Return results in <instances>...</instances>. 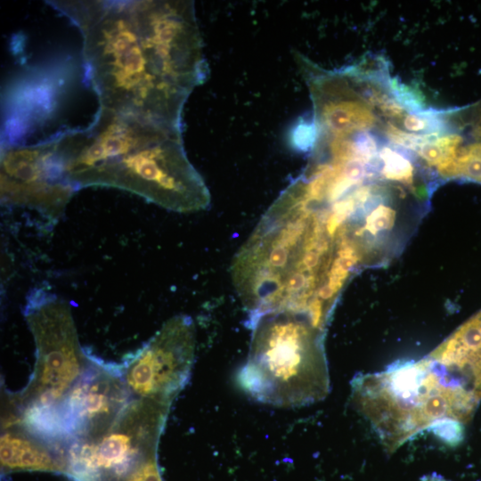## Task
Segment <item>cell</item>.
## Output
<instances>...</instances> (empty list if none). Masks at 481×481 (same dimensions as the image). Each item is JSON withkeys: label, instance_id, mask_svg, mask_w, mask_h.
Masks as SVG:
<instances>
[{"label": "cell", "instance_id": "cell-17", "mask_svg": "<svg viewBox=\"0 0 481 481\" xmlns=\"http://www.w3.org/2000/svg\"><path fill=\"white\" fill-rule=\"evenodd\" d=\"M420 481H450L444 477L436 474V473H431L423 476Z\"/></svg>", "mask_w": 481, "mask_h": 481}, {"label": "cell", "instance_id": "cell-4", "mask_svg": "<svg viewBox=\"0 0 481 481\" xmlns=\"http://www.w3.org/2000/svg\"><path fill=\"white\" fill-rule=\"evenodd\" d=\"M351 399L389 453L425 430L456 445L470 420L461 398L427 356L357 374L351 382Z\"/></svg>", "mask_w": 481, "mask_h": 481}, {"label": "cell", "instance_id": "cell-14", "mask_svg": "<svg viewBox=\"0 0 481 481\" xmlns=\"http://www.w3.org/2000/svg\"><path fill=\"white\" fill-rule=\"evenodd\" d=\"M382 162L381 174L388 180L412 183L413 166L403 154L389 147H383L379 152Z\"/></svg>", "mask_w": 481, "mask_h": 481}, {"label": "cell", "instance_id": "cell-3", "mask_svg": "<svg viewBox=\"0 0 481 481\" xmlns=\"http://www.w3.org/2000/svg\"><path fill=\"white\" fill-rule=\"evenodd\" d=\"M338 258L325 224L284 189L232 262L233 285L249 321L291 311L325 329L337 298L330 282Z\"/></svg>", "mask_w": 481, "mask_h": 481}, {"label": "cell", "instance_id": "cell-7", "mask_svg": "<svg viewBox=\"0 0 481 481\" xmlns=\"http://www.w3.org/2000/svg\"><path fill=\"white\" fill-rule=\"evenodd\" d=\"M0 175L3 205L36 211L51 223L59 220L77 191L63 175L53 139L5 146Z\"/></svg>", "mask_w": 481, "mask_h": 481}, {"label": "cell", "instance_id": "cell-9", "mask_svg": "<svg viewBox=\"0 0 481 481\" xmlns=\"http://www.w3.org/2000/svg\"><path fill=\"white\" fill-rule=\"evenodd\" d=\"M428 356L447 384L477 408L481 401V310Z\"/></svg>", "mask_w": 481, "mask_h": 481}, {"label": "cell", "instance_id": "cell-8", "mask_svg": "<svg viewBox=\"0 0 481 481\" xmlns=\"http://www.w3.org/2000/svg\"><path fill=\"white\" fill-rule=\"evenodd\" d=\"M194 346L191 318L168 320L126 367V385L145 398L169 404L189 377Z\"/></svg>", "mask_w": 481, "mask_h": 481}, {"label": "cell", "instance_id": "cell-16", "mask_svg": "<svg viewBox=\"0 0 481 481\" xmlns=\"http://www.w3.org/2000/svg\"><path fill=\"white\" fill-rule=\"evenodd\" d=\"M437 121L434 120V118L425 116H420L417 114H408L404 117V126L405 129L412 132H436L435 130L440 126Z\"/></svg>", "mask_w": 481, "mask_h": 481}, {"label": "cell", "instance_id": "cell-15", "mask_svg": "<svg viewBox=\"0 0 481 481\" xmlns=\"http://www.w3.org/2000/svg\"><path fill=\"white\" fill-rule=\"evenodd\" d=\"M386 135L393 143L416 152L424 144L436 139L438 132L417 135L388 125L386 128Z\"/></svg>", "mask_w": 481, "mask_h": 481}, {"label": "cell", "instance_id": "cell-18", "mask_svg": "<svg viewBox=\"0 0 481 481\" xmlns=\"http://www.w3.org/2000/svg\"><path fill=\"white\" fill-rule=\"evenodd\" d=\"M129 481H143V477L141 476V473L140 471H136L133 476L132 477L129 479Z\"/></svg>", "mask_w": 481, "mask_h": 481}, {"label": "cell", "instance_id": "cell-2", "mask_svg": "<svg viewBox=\"0 0 481 481\" xmlns=\"http://www.w3.org/2000/svg\"><path fill=\"white\" fill-rule=\"evenodd\" d=\"M53 140L76 190L118 188L180 213L210 204L209 191L187 158L182 127L100 108L91 126Z\"/></svg>", "mask_w": 481, "mask_h": 481}, {"label": "cell", "instance_id": "cell-10", "mask_svg": "<svg viewBox=\"0 0 481 481\" xmlns=\"http://www.w3.org/2000/svg\"><path fill=\"white\" fill-rule=\"evenodd\" d=\"M44 442L30 434L18 431L4 433L1 437V463L11 469H60Z\"/></svg>", "mask_w": 481, "mask_h": 481}, {"label": "cell", "instance_id": "cell-12", "mask_svg": "<svg viewBox=\"0 0 481 481\" xmlns=\"http://www.w3.org/2000/svg\"><path fill=\"white\" fill-rule=\"evenodd\" d=\"M461 143L462 136L459 134L444 135L424 144L416 152L442 173L454 160Z\"/></svg>", "mask_w": 481, "mask_h": 481}, {"label": "cell", "instance_id": "cell-13", "mask_svg": "<svg viewBox=\"0 0 481 481\" xmlns=\"http://www.w3.org/2000/svg\"><path fill=\"white\" fill-rule=\"evenodd\" d=\"M397 212L395 208L387 204H379L371 208L370 213H365L363 219L364 224L359 233L360 245L362 249L361 240L378 239L379 236L386 232H389L395 225ZM363 251V249H362Z\"/></svg>", "mask_w": 481, "mask_h": 481}, {"label": "cell", "instance_id": "cell-5", "mask_svg": "<svg viewBox=\"0 0 481 481\" xmlns=\"http://www.w3.org/2000/svg\"><path fill=\"white\" fill-rule=\"evenodd\" d=\"M252 330L240 387L255 400L279 407H299L323 400L330 392L324 330L310 317L274 311L249 321Z\"/></svg>", "mask_w": 481, "mask_h": 481}, {"label": "cell", "instance_id": "cell-1", "mask_svg": "<svg viewBox=\"0 0 481 481\" xmlns=\"http://www.w3.org/2000/svg\"><path fill=\"white\" fill-rule=\"evenodd\" d=\"M46 3L78 28L100 108L182 127L184 103L208 73L193 2Z\"/></svg>", "mask_w": 481, "mask_h": 481}, {"label": "cell", "instance_id": "cell-6", "mask_svg": "<svg viewBox=\"0 0 481 481\" xmlns=\"http://www.w3.org/2000/svg\"><path fill=\"white\" fill-rule=\"evenodd\" d=\"M25 317L37 346V365L26 407L56 409L87 363L78 344L69 305L43 289L27 298Z\"/></svg>", "mask_w": 481, "mask_h": 481}, {"label": "cell", "instance_id": "cell-11", "mask_svg": "<svg viewBox=\"0 0 481 481\" xmlns=\"http://www.w3.org/2000/svg\"><path fill=\"white\" fill-rule=\"evenodd\" d=\"M474 125L476 142L460 146L454 160L442 172L443 175L461 176L481 183V111Z\"/></svg>", "mask_w": 481, "mask_h": 481}]
</instances>
